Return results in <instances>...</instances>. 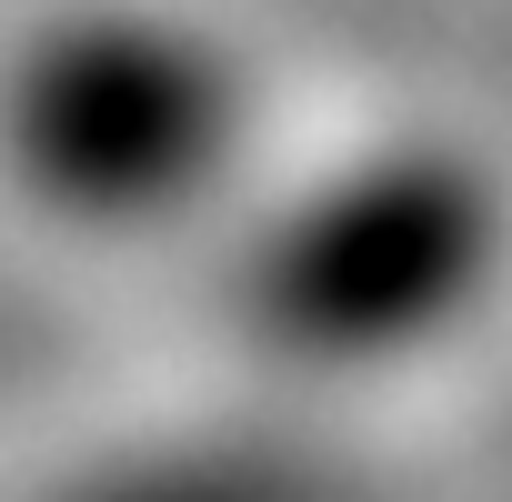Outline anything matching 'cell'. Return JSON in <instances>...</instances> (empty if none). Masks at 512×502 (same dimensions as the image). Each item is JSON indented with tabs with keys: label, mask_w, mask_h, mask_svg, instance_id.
Wrapping results in <instances>:
<instances>
[{
	"label": "cell",
	"mask_w": 512,
	"mask_h": 502,
	"mask_svg": "<svg viewBox=\"0 0 512 502\" xmlns=\"http://www.w3.org/2000/svg\"><path fill=\"white\" fill-rule=\"evenodd\" d=\"M201 292L262 392L342 412L452 362L512 302V171L442 121L282 151L211 231Z\"/></svg>",
	"instance_id": "cell-1"
},
{
	"label": "cell",
	"mask_w": 512,
	"mask_h": 502,
	"mask_svg": "<svg viewBox=\"0 0 512 502\" xmlns=\"http://www.w3.org/2000/svg\"><path fill=\"white\" fill-rule=\"evenodd\" d=\"M282 161L262 61L201 0H41L0 41V201L91 262H201Z\"/></svg>",
	"instance_id": "cell-2"
},
{
	"label": "cell",
	"mask_w": 512,
	"mask_h": 502,
	"mask_svg": "<svg viewBox=\"0 0 512 502\" xmlns=\"http://www.w3.org/2000/svg\"><path fill=\"white\" fill-rule=\"evenodd\" d=\"M21 502H382L362 452L332 432L322 402L262 392L231 412H171L101 432Z\"/></svg>",
	"instance_id": "cell-3"
}]
</instances>
